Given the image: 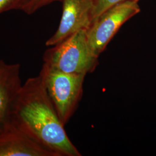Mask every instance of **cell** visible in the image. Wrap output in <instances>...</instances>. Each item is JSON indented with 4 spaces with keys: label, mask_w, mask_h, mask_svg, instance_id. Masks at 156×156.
<instances>
[{
    "label": "cell",
    "mask_w": 156,
    "mask_h": 156,
    "mask_svg": "<svg viewBox=\"0 0 156 156\" xmlns=\"http://www.w3.org/2000/svg\"><path fill=\"white\" fill-rule=\"evenodd\" d=\"M9 119L55 156H81L67 136L41 73L23 84Z\"/></svg>",
    "instance_id": "cell-1"
},
{
    "label": "cell",
    "mask_w": 156,
    "mask_h": 156,
    "mask_svg": "<svg viewBox=\"0 0 156 156\" xmlns=\"http://www.w3.org/2000/svg\"><path fill=\"white\" fill-rule=\"evenodd\" d=\"M40 73L57 113L65 126L79 101L86 75L64 73L44 64Z\"/></svg>",
    "instance_id": "cell-3"
},
{
    "label": "cell",
    "mask_w": 156,
    "mask_h": 156,
    "mask_svg": "<svg viewBox=\"0 0 156 156\" xmlns=\"http://www.w3.org/2000/svg\"><path fill=\"white\" fill-rule=\"evenodd\" d=\"M140 11L137 1L124 0L95 17L86 29L87 42L95 55L98 57L123 24Z\"/></svg>",
    "instance_id": "cell-4"
},
{
    "label": "cell",
    "mask_w": 156,
    "mask_h": 156,
    "mask_svg": "<svg viewBox=\"0 0 156 156\" xmlns=\"http://www.w3.org/2000/svg\"><path fill=\"white\" fill-rule=\"evenodd\" d=\"M134 1H137V2H138L139 0H134Z\"/></svg>",
    "instance_id": "cell-11"
},
{
    "label": "cell",
    "mask_w": 156,
    "mask_h": 156,
    "mask_svg": "<svg viewBox=\"0 0 156 156\" xmlns=\"http://www.w3.org/2000/svg\"><path fill=\"white\" fill-rule=\"evenodd\" d=\"M0 156H55L11 120L0 127Z\"/></svg>",
    "instance_id": "cell-6"
},
{
    "label": "cell",
    "mask_w": 156,
    "mask_h": 156,
    "mask_svg": "<svg viewBox=\"0 0 156 156\" xmlns=\"http://www.w3.org/2000/svg\"><path fill=\"white\" fill-rule=\"evenodd\" d=\"M62 0H22L19 10L28 15L33 14L41 8L48 5L55 1Z\"/></svg>",
    "instance_id": "cell-8"
},
{
    "label": "cell",
    "mask_w": 156,
    "mask_h": 156,
    "mask_svg": "<svg viewBox=\"0 0 156 156\" xmlns=\"http://www.w3.org/2000/svg\"><path fill=\"white\" fill-rule=\"evenodd\" d=\"M22 0H0V13L12 9L19 10Z\"/></svg>",
    "instance_id": "cell-10"
},
{
    "label": "cell",
    "mask_w": 156,
    "mask_h": 156,
    "mask_svg": "<svg viewBox=\"0 0 156 156\" xmlns=\"http://www.w3.org/2000/svg\"><path fill=\"white\" fill-rule=\"evenodd\" d=\"M44 55V64L64 73L84 74L94 70L98 57L91 50L86 30H79L53 46Z\"/></svg>",
    "instance_id": "cell-2"
},
{
    "label": "cell",
    "mask_w": 156,
    "mask_h": 156,
    "mask_svg": "<svg viewBox=\"0 0 156 156\" xmlns=\"http://www.w3.org/2000/svg\"><path fill=\"white\" fill-rule=\"evenodd\" d=\"M124 0H92L93 19L109 8Z\"/></svg>",
    "instance_id": "cell-9"
},
{
    "label": "cell",
    "mask_w": 156,
    "mask_h": 156,
    "mask_svg": "<svg viewBox=\"0 0 156 156\" xmlns=\"http://www.w3.org/2000/svg\"><path fill=\"white\" fill-rule=\"evenodd\" d=\"M62 14L56 33L46 42L47 46L60 43L73 34L86 30L93 20L92 0H62Z\"/></svg>",
    "instance_id": "cell-5"
},
{
    "label": "cell",
    "mask_w": 156,
    "mask_h": 156,
    "mask_svg": "<svg viewBox=\"0 0 156 156\" xmlns=\"http://www.w3.org/2000/svg\"><path fill=\"white\" fill-rule=\"evenodd\" d=\"M22 84L20 65L0 60V127L7 122Z\"/></svg>",
    "instance_id": "cell-7"
}]
</instances>
